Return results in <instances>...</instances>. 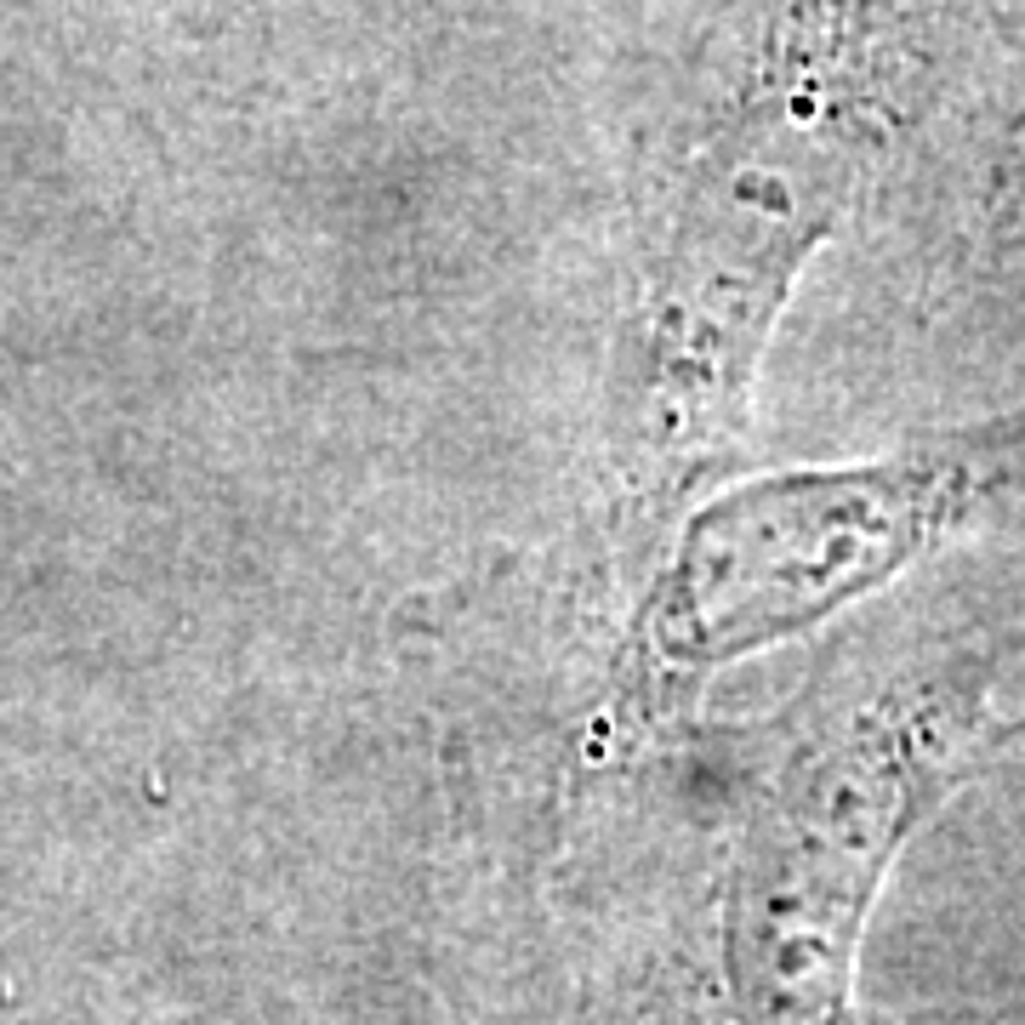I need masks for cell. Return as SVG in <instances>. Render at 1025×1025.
<instances>
[{
    "instance_id": "6da1fadb",
    "label": "cell",
    "mask_w": 1025,
    "mask_h": 1025,
    "mask_svg": "<svg viewBox=\"0 0 1025 1025\" xmlns=\"http://www.w3.org/2000/svg\"><path fill=\"white\" fill-rule=\"evenodd\" d=\"M861 143V103L775 86L684 188L650 269L633 359V461L650 484L701 473L735 439L792 280L854 188Z\"/></svg>"
},
{
    "instance_id": "7a4b0ae2",
    "label": "cell",
    "mask_w": 1025,
    "mask_h": 1025,
    "mask_svg": "<svg viewBox=\"0 0 1025 1025\" xmlns=\"http://www.w3.org/2000/svg\"><path fill=\"white\" fill-rule=\"evenodd\" d=\"M1014 490H1025V416L883 461L741 484L684 524L650 581L639 661L650 673L701 678L718 661L792 639Z\"/></svg>"
},
{
    "instance_id": "3957f363",
    "label": "cell",
    "mask_w": 1025,
    "mask_h": 1025,
    "mask_svg": "<svg viewBox=\"0 0 1025 1025\" xmlns=\"http://www.w3.org/2000/svg\"><path fill=\"white\" fill-rule=\"evenodd\" d=\"M951 746L935 701L888 696L820 735L752 820L730 883L735 1025H838L877 877Z\"/></svg>"
}]
</instances>
